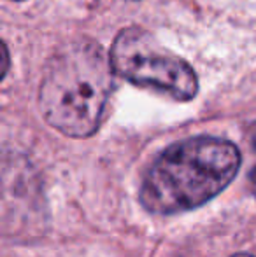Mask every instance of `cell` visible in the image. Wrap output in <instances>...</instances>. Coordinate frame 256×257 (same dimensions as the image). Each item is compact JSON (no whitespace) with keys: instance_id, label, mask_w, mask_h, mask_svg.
Returning a JSON list of instances; mask_svg holds the SVG:
<instances>
[{"instance_id":"1","label":"cell","mask_w":256,"mask_h":257,"mask_svg":"<svg viewBox=\"0 0 256 257\" xmlns=\"http://www.w3.org/2000/svg\"><path fill=\"white\" fill-rule=\"evenodd\" d=\"M113 91L109 54L92 39H79L48 60L39 86V108L60 133L88 139L99 130Z\"/></svg>"},{"instance_id":"2","label":"cell","mask_w":256,"mask_h":257,"mask_svg":"<svg viewBox=\"0 0 256 257\" xmlns=\"http://www.w3.org/2000/svg\"><path fill=\"white\" fill-rule=\"evenodd\" d=\"M239 166L240 153L230 140L192 137L176 142L146 172L140 203L161 215L198 208L232 182Z\"/></svg>"},{"instance_id":"3","label":"cell","mask_w":256,"mask_h":257,"mask_svg":"<svg viewBox=\"0 0 256 257\" xmlns=\"http://www.w3.org/2000/svg\"><path fill=\"white\" fill-rule=\"evenodd\" d=\"M111 65L116 75L140 88L167 93L179 102H190L198 91V79L188 61L167 51L147 30L123 28L111 46Z\"/></svg>"},{"instance_id":"4","label":"cell","mask_w":256,"mask_h":257,"mask_svg":"<svg viewBox=\"0 0 256 257\" xmlns=\"http://www.w3.org/2000/svg\"><path fill=\"white\" fill-rule=\"evenodd\" d=\"M2 58H4V72L2 74L6 75L7 70H9V51H7L6 44H2Z\"/></svg>"},{"instance_id":"5","label":"cell","mask_w":256,"mask_h":257,"mask_svg":"<svg viewBox=\"0 0 256 257\" xmlns=\"http://www.w3.org/2000/svg\"><path fill=\"white\" fill-rule=\"evenodd\" d=\"M232 257H254V255H249V254H235V255H232Z\"/></svg>"},{"instance_id":"6","label":"cell","mask_w":256,"mask_h":257,"mask_svg":"<svg viewBox=\"0 0 256 257\" xmlns=\"http://www.w3.org/2000/svg\"><path fill=\"white\" fill-rule=\"evenodd\" d=\"M16 2H23V0H16Z\"/></svg>"}]
</instances>
